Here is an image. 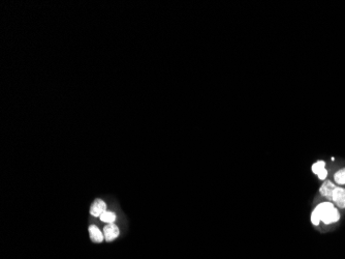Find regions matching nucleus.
Here are the masks:
<instances>
[{
    "mask_svg": "<svg viewBox=\"0 0 345 259\" xmlns=\"http://www.w3.org/2000/svg\"><path fill=\"white\" fill-rule=\"evenodd\" d=\"M100 221L103 222V223H106V224H111V223H115V221H116L117 219V215L115 213L114 211H110V210H107L102 213V215L99 217Z\"/></svg>",
    "mask_w": 345,
    "mask_h": 259,
    "instance_id": "obj_7",
    "label": "nucleus"
},
{
    "mask_svg": "<svg viewBox=\"0 0 345 259\" xmlns=\"http://www.w3.org/2000/svg\"><path fill=\"white\" fill-rule=\"evenodd\" d=\"M327 176H328V170H327V169H325V170H323L317 175L318 179H320V181H326Z\"/></svg>",
    "mask_w": 345,
    "mask_h": 259,
    "instance_id": "obj_10",
    "label": "nucleus"
},
{
    "mask_svg": "<svg viewBox=\"0 0 345 259\" xmlns=\"http://www.w3.org/2000/svg\"><path fill=\"white\" fill-rule=\"evenodd\" d=\"M325 169H326V162L325 161H317L311 167L312 172L316 175H318L321 171L325 170Z\"/></svg>",
    "mask_w": 345,
    "mask_h": 259,
    "instance_id": "obj_9",
    "label": "nucleus"
},
{
    "mask_svg": "<svg viewBox=\"0 0 345 259\" xmlns=\"http://www.w3.org/2000/svg\"><path fill=\"white\" fill-rule=\"evenodd\" d=\"M336 187H337V185L335 183H333L331 181H325L324 184L321 185L319 188V193L321 196L325 197L328 201L332 202L333 192H334V190Z\"/></svg>",
    "mask_w": 345,
    "mask_h": 259,
    "instance_id": "obj_5",
    "label": "nucleus"
},
{
    "mask_svg": "<svg viewBox=\"0 0 345 259\" xmlns=\"http://www.w3.org/2000/svg\"><path fill=\"white\" fill-rule=\"evenodd\" d=\"M105 211H107V204L100 198L95 199L90 207V215L92 217L99 218Z\"/></svg>",
    "mask_w": 345,
    "mask_h": 259,
    "instance_id": "obj_3",
    "label": "nucleus"
},
{
    "mask_svg": "<svg viewBox=\"0 0 345 259\" xmlns=\"http://www.w3.org/2000/svg\"><path fill=\"white\" fill-rule=\"evenodd\" d=\"M334 182L338 186H345V168L340 169L334 174Z\"/></svg>",
    "mask_w": 345,
    "mask_h": 259,
    "instance_id": "obj_8",
    "label": "nucleus"
},
{
    "mask_svg": "<svg viewBox=\"0 0 345 259\" xmlns=\"http://www.w3.org/2000/svg\"><path fill=\"white\" fill-rule=\"evenodd\" d=\"M339 220L340 212L331 201L320 202L311 212V223L314 226H318L320 223L331 225L337 223Z\"/></svg>",
    "mask_w": 345,
    "mask_h": 259,
    "instance_id": "obj_1",
    "label": "nucleus"
},
{
    "mask_svg": "<svg viewBox=\"0 0 345 259\" xmlns=\"http://www.w3.org/2000/svg\"><path fill=\"white\" fill-rule=\"evenodd\" d=\"M88 232L90 240L93 242L94 244H100L105 241V236H103V232L96 226L94 224L89 225L88 227Z\"/></svg>",
    "mask_w": 345,
    "mask_h": 259,
    "instance_id": "obj_6",
    "label": "nucleus"
},
{
    "mask_svg": "<svg viewBox=\"0 0 345 259\" xmlns=\"http://www.w3.org/2000/svg\"><path fill=\"white\" fill-rule=\"evenodd\" d=\"M332 202L336 205L339 208H345V188L336 187L332 196Z\"/></svg>",
    "mask_w": 345,
    "mask_h": 259,
    "instance_id": "obj_4",
    "label": "nucleus"
},
{
    "mask_svg": "<svg viewBox=\"0 0 345 259\" xmlns=\"http://www.w3.org/2000/svg\"><path fill=\"white\" fill-rule=\"evenodd\" d=\"M102 232H103V236H105V241L108 243L117 240L120 235V229L115 223L106 224V226L103 227Z\"/></svg>",
    "mask_w": 345,
    "mask_h": 259,
    "instance_id": "obj_2",
    "label": "nucleus"
}]
</instances>
